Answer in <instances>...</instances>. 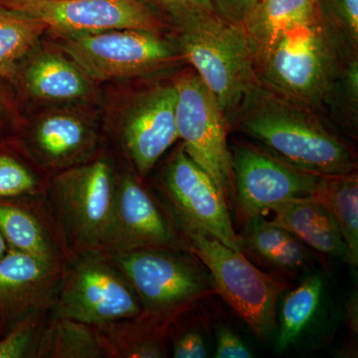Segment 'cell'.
Segmentation results:
<instances>
[{
	"label": "cell",
	"instance_id": "6da1fadb",
	"mask_svg": "<svg viewBox=\"0 0 358 358\" xmlns=\"http://www.w3.org/2000/svg\"><path fill=\"white\" fill-rule=\"evenodd\" d=\"M229 128L287 164L331 176L357 171V154L317 112L259 83L228 117Z\"/></svg>",
	"mask_w": 358,
	"mask_h": 358
},
{
	"label": "cell",
	"instance_id": "7a4b0ae2",
	"mask_svg": "<svg viewBox=\"0 0 358 358\" xmlns=\"http://www.w3.org/2000/svg\"><path fill=\"white\" fill-rule=\"evenodd\" d=\"M357 56L333 28L317 17L282 34L257 66L266 88L317 114L329 113L348 61Z\"/></svg>",
	"mask_w": 358,
	"mask_h": 358
},
{
	"label": "cell",
	"instance_id": "3957f363",
	"mask_svg": "<svg viewBox=\"0 0 358 358\" xmlns=\"http://www.w3.org/2000/svg\"><path fill=\"white\" fill-rule=\"evenodd\" d=\"M171 25L181 58L210 90L228 119L260 83L244 30L203 10L186 14Z\"/></svg>",
	"mask_w": 358,
	"mask_h": 358
},
{
	"label": "cell",
	"instance_id": "277c9868",
	"mask_svg": "<svg viewBox=\"0 0 358 358\" xmlns=\"http://www.w3.org/2000/svg\"><path fill=\"white\" fill-rule=\"evenodd\" d=\"M187 249L208 270L215 293L244 320L257 338L267 341L275 324L277 305L289 288L255 267L243 252L225 246L215 238L180 225Z\"/></svg>",
	"mask_w": 358,
	"mask_h": 358
},
{
	"label": "cell",
	"instance_id": "5b68a950",
	"mask_svg": "<svg viewBox=\"0 0 358 358\" xmlns=\"http://www.w3.org/2000/svg\"><path fill=\"white\" fill-rule=\"evenodd\" d=\"M179 251L134 250L122 252L115 258L147 317L160 322L171 320L216 294L203 264Z\"/></svg>",
	"mask_w": 358,
	"mask_h": 358
},
{
	"label": "cell",
	"instance_id": "8992f818",
	"mask_svg": "<svg viewBox=\"0 0 358 358\" xmlns=\"http://www.w3.org/2000/svg\"><path fill=\"white\" fill-rule=\"evenodd\" d=\"M176 90V129L186 154L210 176L230 211L234 203L229 122L215 96L192 68L173 79Z\"/></svg>",
	"mask_w": 358,
	"mask_h": 358
},
{
	"label": "cell",
	"instance_id": "52a82bcc",
	"mask_svg": "<svg viewBox=\"0 0 358 358\" xmlns=\"http://www.w3.org/2000/svg\"><path fill=\"white\" fill-rule=\"evenodd\" d=\"M61 38L63 52L94 82L147 77L182 60L176 40L162 33L121 29Z\"/></svg>",
	"mask_w": 358,
	"mask_h": 358
},
{
	"label": "cell",
	"instance_id": "ba28073f",
	"mask_svg": "<svg viewBox=\"0 0 358 358\" xmlns=\"http://www.w3.org/2000/svg\"><path fill=\"white\" fill-rule=\"evenodd\" d=\"M230 150L233 210L242 226L286 202L312 197L322 178L291 166L253 143H238Z\"/></svg>",
	"mask_w": 358,
	"mask_h": 358
},
{
	"label": "cell",
	"instance_id": "9c48e42d",
	"mask_svg": "<svg viewBox=\"0 0 358 358\" xmlns=\"http://www.w3.org/2000/svg\"><path fill=\"white\" fill-rule=\"evenodd\" d=\"M58 36L134 29L164 33L167 26L140 0H0Z\"/></svg>",
	"mask_w": 358,
	"mask_h": 358
},
{
	"label": "cell",
	"instance_id": "30bf717a",
	"mask_svg": "<svg viewBox=\"0 0 358 358\" xmlns=\"http://www.w3.org/2000/svg\"><path fill=\"white\" fill-rule=\"evenodd\" d=\"M162 185L180 225L189 226L235 251L242 252L229 207L217 185L188 157L182 145L167 162Z\"/></svg>",
	"mask_w": 358,
	"mask_h": 358
},
{
	"label": "cell",
	"instance_id": "8fae6325",
	"mask_svg": "<svg viewBox=\"0 0 358 358\" xmlns=\"http://www.w3.org/2000/svg\"><path fill=\"white\" fill-rule=\"evenodd\" d=\"M141 301L126 278L96 259L78 264L62 289L59 317L81 324L136 317Z\"/></svg>",
	"mask_w": 358,
	"mask_h": 358
},
{
	"label": "cell",
	"instance_id": "7c38bea8",
	"mask_svg": "<svg viewBox=\"0 0 358 358\" xmlns=\"http://www.w3.org/2000/svg\"><path fill=\"white\" fill-rule=\"evenodd\" d=\"M176 87L155 85L136 94L120 120L124 147L141 176H145L179 140L176 129Z\"/></svg>",
	"mask_w": 358,
	"mask_h": 358
},
{
	"label": "cell",
	"instance_id": "4fadbf2b",
	"mask_svg": "<svg viewBox=\"0 0 358 358\" xmlns=\"http://www.w3.org/2000/svg\"><path fill=\"white\" fill-rule=\"evenodd\" d=\"M114 176L103 160L71 169L56 180L66 219L87 243L109 241L115 206Z\"/></svg>",
	"mask_w": 358,
	"mask_h": 358
},
{
	"label": "cell",
	"instance_id": "5bb4252c",
	"mask_svg": "<svg viewBox=\"0 0 358 358\" xmlns=\"http://www.w3.org/2000/svg\"><path fill=\"white\" fill-rule=\"evenodd\" d=\"M108 242L121 252L187 249L186 240L178 236L147 190L129 176L122 178L115 189L114 222Z\"/></svg>",
	"mask_w": 358,
	"mask_h": 358
},
{
	"label": "cell",
	"instance_id": "9a60e30c",
	"mask_svg": "<svg viewBox=\"0 0 358 358\" xmlns=\"http://www.w3.org/2000/svg\"><path fill=\"white\" fill-rule=\"evenodd\" d=\"M23 82L30 96L45 102H76L94 93L93 80L58 52H41L33 57L23 73Z\"/></svg>",
	"mask_w": 358,
	"mask_h": 358
},
{
	"label": "cell",
	"instance_id": "2e32d148",
	"mask_svg": "<svg viewBox=\"0 0 358 358\" xmlns=\"http://www.w3.org/2000/svg\"><path fill=\"white\" fill-rule=\"evenodd\" d=\"M271 222L288 230L322 255L348 260V247L333 216L313 197L294 199L275 207Z\"/></svg>",
	"mask_w": 358,
	"mask_h": 358
},
{
	"label": "cell",
	"instance_id": "e0dca14e",
	"mask_svg": "<svg viewBox=\"0 0 358 358\" xmlns=\"http://www.w3.org/2000/svg\"><path fill=\"white\" fill-rule=\"evenodd\" d=\"M319 15L317 0H258L241 26L257 66L282 34Z\"/></svg>",
	"mask_w": 358,
	"mask_h": 358
},
{
	"label": "cell",
	"instance_id": "ac0fdd59",
	"mask_svg": "<svg viewBox=\"0 0 358 358\" xmlns=\"http://www.w3.org/2000/svg\"><path fill=\"white\" fill-rule=\"evenodd\" d=\"M241 251L282 272L305 268L310 261L306 245L292 233L258 216L243 225L238 235Z\"/></svg>",
	"mask_w": 358,
	"mask_h": 358
},
{
	"label": "cell",
	"instance_id": "d6986e66",
	"mask_svg": "<svg viewBox=\"0 0 358 358\" xmlns=\"http://www.w3.org/2000/svg\"><path fill=\"white\" fill-rule=\"evenodd\" d=\"M313 199L331 213L345 238L348 263L358 265V176L357 171L322 176Z\"/></svg>",
	"mask_w": 358,
	"mask_h": 358
},
{
	"label": "cell",
	"instance_id": "ffe728a7",
	"mask_svg": "<svg viewBox=\"0 0 358 358\" xmlns=\"http://www.w3.org/2000/svg\"><path fill=\"white\" fill-rule=\"evenodd\" d=\"M50 278V263L11 249L0 259V312L31 303Z\"/></svg>",
	"mask_w": 358,
	"mask_h": 358
},
{
	"label": "cell",
	"instance_id": "44dd1931",
	"mask_svg": "<svg viewBox=\"0 0 358 358\" xmlns=\"http://www.w3.org/2000/svg\"><path fill=\"white\" fill-rule=\"evenodd\" d=\"M35 143L47 159L63 162L88 147L92 131L88 122L75 113L59 110L45 115L35 128Z\"/></svg>",
	"mask_w": 358,
	"mask_h": 358
},
{
	"label": "cell",
	"instance_id": "7402d4cb",
	"mask_svg": "<svg viewBox=\"0 0 358 358\" xmlns=\"http://www.w3.org/2000/svg\"><path fill=\"white\" fill-rule=\"evenodd\" d=\"M46 30L38 20L0 6V78L15 72Z\"/></svg>",
	"mask_w": 358,
	"mask_h": 358
},
{
	"label": "cell",
	"instance_id": "603a6c76",
	"mask_svg": "<svg viewBox=\"0 0 358 358\" xmlns=\"http://www.w3.org/2000/svg\"><path fill=\"white\" fill-rule=\"evenodd\" d=\"M324 282L320 275H310L301 286L289 292L282 308L278 348L285 350L300 336L315 315L322 296Z\"/></svg>",
	"mask_w": 358,
	"mask_h": 358
},
{
	"label": "cell",
	"instance_id": "cb8c5ba5",
	"mask_svg": "<svg viewBox=\"0 0 358 358\" xmlns=\"http://www.w3.org/2000/svg\"><path fill=\"white\" fill-rule=\"evenodd\" d=\"M0 233L11 248L50 263V246L39 224L25 211L0 206Z\"/></svg>",
	"mask_w": 358,
	"mask_h": 358
},
{
	"label": "cell",
	"instance_id": "d4e9b609",
	"mask_svg": "<svg viewBox=\"0 0 358 358\" xmlns=\"http://www.w3.org/2000/svg\"><path fill=\"white\" fill-rule=\"evenodd\" d=\"M44 353L54 357H100L98 341L75 320L62 319L45 336Z\"/></svg>",
	"mask_w": 358,
	"mask_h": 358
},
{
	"label": "cell",
	"instance_id": "484cf974",
	"mask_svg": "<svg viewBox=\"0 0 358 358\" xmlns=\"http://www.w3.org/2000/svg\"><path fill=\"white\" fill-rule=\"evenodd\" d=\"M317 7L320 18L358 49V0H317Z\"/></svg>",
	"mask_w": 358,
	"mask_h": 358
},
{
	"label": "cell",
	"instance_id": "4316f807",
	"mask_svg": "<svg viewBox=\"0 0 358 358\" xmlns=\"http://www.w3.org/2000/svg\"><path fill=\"white\" fill-rule=\"evenodd\" d=\"M34 176L17 160L0 155V197H13L31 192Z\"/></svg>",
	"mask_w": 358,
	"mask_h": 358
},
{
	"label": "cell",
	"instance_id": "83f0119b",
	"mask_svg": "<svg viewBox=\"0 0 358 358\" xmlns=\"http://www.w3.org/2000/svg\"><path fill=\"white\" fill-rule=\"evenodd\" d=\"M167 24L195 11H212L211 0H140Z\"/></svg>",
	"mask_w": 358,
	"mask_h": 358
},
{
	"label": "cell",
	"instance_id": "f1b7e54d",
	"mask_svg": "<svg viewBox=\"0 0 358 358\" xmlns=\"http://www.w3.org/2000/svg\"><path fill=\"white\" fill-rule=\"evenodd\" d=\"M253 357L249 348L238 334L226 327L216 331V358H250Z\"/></svg>",
	"mask_w": 358,
	"mask_h": 358
},
{
	"label": "cell",
	"instance_id": "f546056e",
	"mask_svg": "<svg viewBox=\"0 0 358 358\" xmlns=\"http://www.w3.org/2000/svg\"><path fill=\"white\" fill-rule=\"evenodd\" d=\"M258 0H211L214 13L231 24L243 25Z\"/></svg>",
	"mask_w": 358,
	"mask_h": 358
},
{
	"label": "cell",
	"instance_id": "4dcf8cb0",
	"mask_svg": "<svg viewBox=\"0 0 358 358\" xmlns=\"http://www.w3.org/2000/svg\"><path fill=\"white\" fill-rule=\"evenodd\" d=\"M173 357L203 358L207 357V346L203 334L199 329L183 331L173 343Z\"/></svg>",
	"mask_w": 358,
	"mask_h": 358
},
{
	"label": "cell",
	"instance_id": "1f68e13d",
	"mask_svg": "<svg viewBox=\"0 0 358 358\" xmlns=\"http://www.w3.org/2000/svg\"><path fill=\"white\" fill-rule=\"evenodd\" d=\"M31 334V329L26 324L11 331L0 341V358L22 357L30 345Z\"/></svg>",
	"mask_w": 358,
	"mask_h": 358
},
{
	"label": "cell",
	"instance_id": "d6a6232c",
	"mask_svg": "<svg viewBox=\"0 0 358 358\" xmlns=\"http://www.w3.org/2000/svg\"><path fill=\"white\" fill-rule=\"evenodd\" d=\"M357 296L350 298L346 305V319L350 329H352V334L357 336Z\"/></svg>",
	"mask_w": 358,
	"mask_h": 358
},
{
	"label": "cell",
	"instance_id": "836d02e7",
	"mask_svg": "<svg viewBox=\"0 0 358 358\" xmlns=\"http://www.w3.org/2000/svg\"><path fill=\"white\" fill-rule=\"evenodd\" d=\"M6 241L4 240L3 236H2L1 233H0V259L2 258L7 252L6 248Z\"/></svg>",
	"mask_w": 358,
	"mask_h": 358
}]
</instances>
